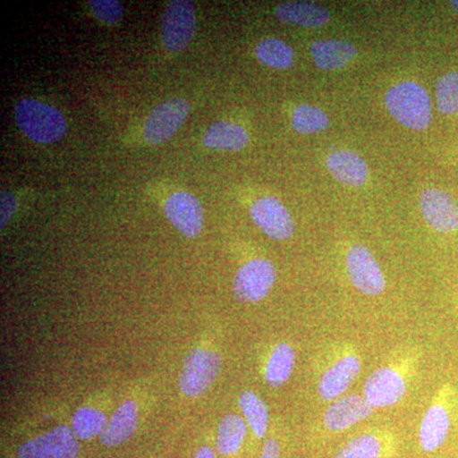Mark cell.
<instances>
[{"label": "cell", "mask_w": 458, "mask_h": 458, "mask_svg": "<svg viewBox=\"0 0 458 458\" xmlns=\"http://www.w3.org/2000/svg\"><path fill=\"white\" fill-rule=\"evenodd\" d=\"M388 113L401 125L412 131H426L432 122V102L420 84L406 81L394 84L385 96Z\"/></svg>", "instance_id": "obj_1"}, {"label": "cell", "mask_w": 458, "mask_h": 458, "mask_svg": "<svg viewBox=\"0 0 458 458\" xmlns=\"http://www.w3.org/2000/svg\"><path fill=\"white\" fill-rule=\"evenodd\" d=\"M14 117L21 131L36 143H55L68 128L65 117L56 107L38 99H20L14 107Z\"/></svg>", "instance_id": "obj_2"}, {"label": "cell", "mask_w": 458, "mask_h": 458, "mask_svg": "<svg viewBox=\"0 0 458 458\" xmlns=\"http://www.w3.org/2000/svg\"><path fill=\"white\" fill-rule=\"evenodd\" d=\"M222 358L218 352L198 348L189 352L179 378L180 390L189 397L201 396L218 378Z\"/></svg>", "instance_id": "obj_3"}, {"label": "cell", "mask_w": 458, "mask_h": 458, "mask_svg": "<svg viewBox=\"0 0 458 458\" xmlns=\"http://www.w3.org/2000/svg\"><path fill=\"white\" fill-rule=\"evenodd\" d=\"M197 29L194 3L172 0L162 16V41L165 50L179 53L192 40Z\"/></svg>", "instance_id": "obj_4"}, {"label": "cell", "mask_w": 458, "mask_h": 458, "mask_svg": "<svg viewBox=\"0 0 458 458\" xmlns=\"http://www.w3.org/2000/svg\"><path fill=\"white\" fill-rule=\"evenodd\" d=\"M189 113L190 104L186 99L181 98L165 99L148 114L144 123V140L150 146H158L171 140L179 131Z\"/></svg>", "instance_id": "obj_5"}, {"label": "cell", "mask_w": 458, "mask_h": 458, "mask_svg": "<svg viewBox=\"0 0 458 458\" xmlns=\"http://www.w3.org/2000/svg\"><path fill=\"white\" fill-rule=\"evenodd\" d=\"M276 279V271L273 262L267 259L246 262L234 276V297L242 303L260 302L269 294Z\"/></svg>", "instance_id": "obj_6"}, {"label": "cell", "mask_w": 458, "mask_h": 458, "mask_svg": "<svg viewBox=\"0 0 458 458\" xmlns=\"http://www.w3.org/2000/svg\"><path fill=\"white\" fill-rule=\"evenodd\" d=\"M80 445L73 430L59 426L33 437L18 448V458H77Z\"/></svg>", "instance_id": "obj_7"}, {"label": "cell", "mask_w": 458, "mask_h": 458, "mask_svg": "<svg viewBox=\"0 0 458 458\" xmlns=\"http://www.w3.org/2000/svg\"><path fill=\"white\" fill-rule=\"evenodd\" d=\"M346 271L352 284L360 293L375 297L384 293L386 279L375 256L367 247L354 245L346 254Z\"/></svg>", "instance_id": "obj_8"}, {"label": "cell", "mask_w": 458, "mask_h": 458, "mask_svg": "<svg viewBox=\"0 0 458 458\" xmlns=\"http://www.w3.org/2000/svg\"><path fill=\"white\" fill-rule=\"evenodd\" d=\"M406 390L408 386L399 370L382 367L367 378L363 396L373 409L391 408L403 399Z\"/></svg>", "instance_id": "obj_9"}, {"label": "cell", "mask_w": 458, "mask_h": 458, "mask_svg": "<svg viewBox=\"0 0 458 458\" xmlns=\"http://www.w3.org/2000/svg\"><path fill=\"white\" fill-rule=\"evenodd\" d=\"M252 221L267 237L288 240L294 234V222L288 209L276 197L258 199L250 209Z\"/></svg>", "instance_id": "obj_10"}, {"label": "cell", "mask_w": 458, "mask_h": 458, "mask_svg": "<svg viewBox=\"0 0 458 458\" xmlns=\"http://www.w3.org/2000/svg\"><path fill=\"white\" fill-rule=\"evenodd\" d=\"M421 214L434 231L451 233L458 229L456 199L439 189H426L419 199Z\"/></svg>", "instance_id": "obj_11"}, {"label": "cell", "mask_w": 458, "mask_h": 458, "mask_svg": "<svg viewBox=\"0 0 458 458\" xmlns=\"http://www.w3.org/2000/svg\"><path fill=\"white\" fill-rule=\"evenodd\" d=\"M165 213L168 221L186 238H195L203 228L204 210L200 201L189 192L179 191L165 200Z\"/></svg>", "instance_id": "obj_12"}, {"label": "cell", "mask_w": 458, "mask_h": 458, "mask_svg": "<svg viewBox=\"0 0 458 458\" xmlns=\"http://www.w3.org/2000/svg\"><path fill=\"white\" fill-rule=\"evenodd\" d=\"M373 411L375 409L363 394H346L328 406L325 411L324 424L331 432H344L366 420Z\"/></svg>", "instance_id": "obj_13"}, {"label": "cell", "mask_w": 458, "mask_h": 458, "mask_svg": "<svg viewBox=\"0 0 458 458\" xmlns=\"http://www.w3.org/2000/svg\"><path fill=\"white\" fill-rule=\"evenodd\" d=\"M361 361L354 352L344 355L333 366L328 367L318 382L319 397L325 401H335L344 396L354 379L360 375Z\"/></svg>", "instance_id": "obj_14"}, {"label": "cell", "mask_w": 458, "mask_h": 458, "mask_svg": "<svg viewBox=\"0 0 458 458\" xmlns=\"http://www.w3.org/2000/svg\"><path fill=\"white\" fill-rule=\"evenodd\" d=\"M452 424L451 410L445 401L434 403L427 410L419 429V442L426 452L441 448L450 434Z\"/></svg>", "instance_id": "obj_15"}, {"label": "cell", "mask_w": 458, "mask_h": 458, "mask_svg": "<svg viewBox=\"0 0 458 458\" xmlns=\"http://www.w3.org/2000/svg\"><path fill=\"white\" fill-rule=\"evenodd\" d=\"M327 165L330 174L345 185L358 188L363 186L369 179L366 162L352 150L343 149L330 153L327 158Z\"/></svg>", "instance_id": "obj_16"}, {"label": "cell", "mask_w": 458, "mask_h": 458, "mask_svg": "<svg viewBox=\"0 0 458 458\" xmlns=\"http://www.w3.org/2000/svg\"><path fill=\"white\" fill-rule=\"evenodd\" d=\"M138 428V408L134 401H123L107 421L99 439L107 447H116L128 441Z\"/></svg>", "instance_id": "obj_17"}, {"label": "cell", "mask_w": 458, "mask_h": 458, "mask_svg": "<svg viewBox=\"0 0 458 458\" xmlns=\"http://www.w3.org/2000/svg\"><path fill=\"white\" fill-rule=\"evenodd\" d=\"M276 16L284 23L319 29L330 22L331 14L327 8L311 2H289L276 8Z\"/></svg>", "instance_id": "obj_18"}, {"label": "cell", "mask_w": 458, "mask_h": 458, "mask_svg": "<svg viewBox=\"0 0 458 458\" xmlns=\"http://www.w3.org/2000/svg\"><path fill=\"white\" fill-rule=\"evenodd\" d=\"M311 55L318 68L335 71L348 65L357 56V49L351 42L318 40L311 44Z\"/></svg>", "instance_id": "obj_19"}, {"label": "cell", "mask_w": 458, "mask_h": 458, "mask_svg": "<svg viewBox=\"0 0 458 458\" xmlns=\"http://www.w3.org/2000/svg\"><path fill=\"white\" fill-rule=\"evenodd\" d=\"M249 141V134L245 128L225 120L212 123L205 131L203 137L205 147L216 150H231V152L243 149Z\"/></svg>", "instance_id": "obj_20"}, {"label": "cell", "mask_w": 458, "mask_h": 458, "mask_svg": "<svg viewBox=\"0 0 458 458\" xmlns=\"http://www.w3.org/2000/svg\"><path fill=\"white\" fill-rule=\"evenodd\" d=\"M295 366V352L293 346L288 343H279L274 346L267 367H265V378L273 387H280L288 382L293 373Z\"/></svg>", "instance_id": "obj_21"}, {"label": "cell", "mask_w": 458, "mask_h": 458, "mask_svg": "<svg viewBox=\"0 0 458 458\" xmlns=\"http://www.w3.org/2000/svg\"><path fill=\"white\" fill-rule=\"evenodd\" d=\"M247 423L237 414H228L222 419L216 434V451L222 456H232L240 451L245 439Z\"/></svg>", "instance_id": "obj_22"}, {"label": "cell", "mask_w": 458, "mask_h": 458, "mask_svg": "<svg viewBox=\"0 0 458 458\" xmlns=\"http://www.w3.org/2000/svg\"><path fill=\"white\" fill-rule=\"evenodd\" d=\"M238 405L255 436L258 438L265 437L269 428V410L267 403L252 391H245L238 397Z\"/></svg>", "instance_id": "obj_23"}, {"label": "cell", "mask_w": 458, "mask_h": 458, "mask_svg": "<svg viewBox=\"0 0 458 458\" xmlns=\"http://www.w3.org/2000/svg\"><path fill=\"white\" fill-rule=\"evenodd\" d=\"M256 56L262 64L274 69L292 68L294 64V51L286 42L276 38H267L256 47Z\"/></svg>", "instance_id": "obj_24"}, {"label": "cell", "mask_w": 458, "mask_h": 458, "mask_svg": "<svg viewBox=\"0 0 458 458\" xmlns=\"http://www.w3.org/2000/svg\"><path fill=\"white\" fill-rule=\"evenodd\" d=\"M107 420L104 412L98 409L83 406L75 411L72 419V430L77 438L87 441L93 437L101 436L106 428Z\"/></svg>", "instance_id": "obj_25"}, {"label": "cell", "mask_w": 458, "mask_h": 458, "mask_svg": "<svg viewBox=\"0 0 458 458\" xmlns=\"http://www.w3.org/2000/svg\"><path fill=\"white\" fill-rule=\"evenodd\" d=\"M330 123V119L321 108L311 105H301L295 107L292 114V126L301 134H315L325 131Z\"/></svg>", "instance_id": "obj_26"}, {"label": "cell", "mask_w": 458, "mask_h": 458, "mask_svg": "<svg viewBox=\"0 0 458 458\" xmlns=\"http://www.w3.org/2000/svg\"><path fill=\"white\" fill-rule=\"evenodd\" d=\"M382 442L375 434L355 437L337 452L334 458H381Z\"/></svg>", "instance_id": "obj_27"}, {"label": "cell", "mask_w": 458, "mask_h": 458, "mask_svg": "<svg viewBox=\"0 0 458 458\" xmlns=\"http://www.w3.org/2000/svg\"><path fill=\"white\" fill-rule=\"evenodd\" d=\"M436 99L439 113L447 116L458 113V72H448L439 78Z\"/></svg>", "instance_id": "obj_28"}, {"label": "cell", "mask_w": 458, "mask_h": 458, "mask_svg": "<svg viewBox=\"0 0 458 458\" xmlns=\"http://www.w3.org/2000/svg\"><path fill=\"white\" fill-rule=\"evenodd\" d=\"M90 11L107 25H116L122 21L123 8L117 0H89Z\"/></svg>", "instance_id": "obj_29"}, {"label": "cell", "mask_w": 458, "mask_h": 458, "mask_svg": "<svg viewBox=\"0 0 458 458\" xmlns=\"http://www.w3.org/2000/svg\"><path fill=\"white\" fill-rule=\"evenodd\" d=\"M0 222H2V228L7 225L11 216L16 213L17 210V199L8 191H2L0 194Z\"/></svg>", "instance_id": "obj_30"}, {"label": "cell", "mask_w": 458, "mask_h": 458, "mask_svg": "<svg viewBox=\"0 0 458 458\" xmlns=\"http://www.w3.org/2000/svg\"><path fill=\"white\" fill-rule=\"evenodd\" d=\"M280 457V447L279 443L276 439H267L265 442L264 448H262V454L260 458H279Z\"/></svg>", "instance_id": "obj_31"}, {"label": "cell", "mask_w": 458, "mask_h": 458, "mask_svg": "<svg viewBox=\"0 0 458 458\" xmlns=\"http://www.w3.org/2000/svg\"><path fill=\"white\" fill-rule=\"evenodd\" d=\"M194 458H216V454H214L212 448L201 447L199 448Z\"/></svg>", "instance_id": "obj_32"}, {"label": "cell", "mask_w": 458, "mask_h": 458, "mask_svg": "<svg viewBox=\"0 0 458 458\" xmlns=\"http://www.w3.org/2000/svg\"><path fill=\"white\" fill-rule=\"evenodd\" d=\"M450 4L452 5V8H454V11H456L458 13V0H452V2H450Z\"/></svg>", "instance_id": "obj_33"}]
</instances>
